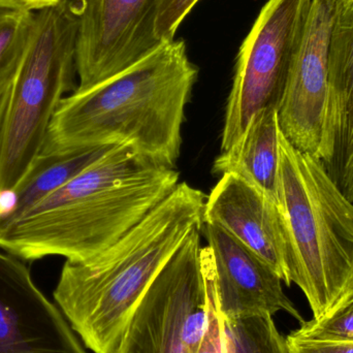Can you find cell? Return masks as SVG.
I'll use <instances>...</instances> for the list:
<instances>
[{
	"mask_svg": "<svg viewBox=\"0 0 353 353\" xmlns=\"http://www.w3.org/2000/svg\"><path fill=\"white\" fill-rule=\"evenodd\" d=\"M179 184L176 167L128 144L109 152L0 228V249L22 259H93L163 203Z\"/></svg>",
	"mask_w": 353,
	"mask_h": 353,
	"instance_id": "obj_1",
	"label": "cell"
},
{
	"mask_svg": "<svg viewBox=\"0 0 353 353\" xmlns=\"http://www.w3.org/2000/svg\"><path fill=\"white\" fill-rule=\"evenodd\" d=\"M197 77L185 41H163L123 72L64 97L39 155L128 144L176 167L185 109Z\"/></svg>",
	"mask_w": 353,
	"mask_h": 353,
	"instance_id": "obj_2",
	"label": "cell"
},
{
	"mask_svg": "<svg viewBox=\"0 0 353 353\" xmlns=\"http://www.w3.org/2000/svg\"><path fill=\"white\" fill-rule=\"evenodd\" d=\"M205 193L182 182L138 225L93 259L66 261L54 300L94 353H118L159 272L203 223Z\"/></svg>",
	"mask_w": 353,
	"mask_h": 353,
	"instance_id": "obj_3",
	"label": "cell"
},
{
	"mask_svg": "<svg viewBox=\"0 0 353 353\" xmlns=\"http://www.w3.org/2000/svg\"><path fill=\"white\" fill-rule=\"evenodd\" d=\"M278 207L288 241V283L296 284L314 319L353 288V203L319 159L279 132Z\"/></svg>",
	"mask_w": 353,
	"mask_h": 353,
	"instance_id": "obj_4",
	"label": "cell"
},
{
	"mask_svg": "<svg viewBox=\"0 0 353 353\" xmlns=\"http://www.w3.org/2000/svg\"><path fill=\"white\" fill-rule=\"evenodd\" d=\"M77 41L78 21L70 0L35 12L0 125V194L16 188L27 175L64 94L77 89Z\"/></svg>",
	"mask_w": 353,
	"mask_h": 353,
	"instance_id": "obj_5",
	"label": "cell"
},
{
	"mask_svg": "<svg viewBox=\"0 0 353 353\" xmlns=\"http://www.w3.org/2000/svg\"><path fill=\"white\" fill-rule=\"evenodd\" d=\"M313 0H268L241 43L226 103L221 152L242 137L253 116L279 103L300 51Z\"/></svg>",
	"mask_w": 353,
	"mask_h": 353,
	"instance_id": "obj_6",
	"label": "cell"
},
{
	"mask_svg": "<svg viewBox=\"0 0 353 353\" xmlns=\"http://www.w3.org/2000/svg\"><path fill=\"white\" fill-rule=\"evenodd\" d=\"M163 0H70L78 21L77 72L84 90L157 49L154 23Z\"/></svg>",
	"mask_w": 353,
	"mask_h": 353,
	"instance_id": "obj_7",
	"label": "cell"
},
{
	"mask_svg": "<svg viewBox=\"0 0 353 353\" xmlns=\"http://www.w3.org/2000/svg\"><path fill=\"white\" fill-rule=\"evenodd\" d=\"M201 228H195L165 263L141 301L118 353H186L183 325L205 300Z\"/></svg>",
	"mask_w": 353,
	"mask_h": 353,
	"instance_id": "obj_8",
	"label": "cell"
},
{
	"mask_svg": "<svg viewBox=\"0 0 353 353\" xmlns=\"http://www.w3.org/2000/svg\"><path fill=\"white\" fill-rule=\"evenodd\" d=\"M333 0H313L306 32L277 105L283 136L319 159L327 97Z\"/></svg>",
	"mask_w": 353,
	"mask_h": 353,
	"instance_id": "obj_9",
	"label": "cell"
},
{
	"mask_svg": "<svg viewBox=\"0 0 353 353\" xmlns=\"http://www.w3.org/2000/svg\"><path fill=\"white\" fill-rule=\"evenodd\" d=\"M0 353H87L22 259L0 249Z\"/></svg>",
	"mask_w": 353,
	"mask_h": 353,
	"instance_id": "obj_10",
	"label": "cell"
},
{
	"mask_svg": "<svg viewBox=\"0 0 353 353\" xmlns=\"http://www.w3.org/2000/svg\"><path fill=\"white\" fill-rule=\"evenodd\" d=\"M201 234L213 252L214 286L222 317L273 316L284 311L304 323L284 292L281 278L259 255L214 224L203 222Z\"/></svg>",
	"mask_w": 353,
	"mask_h": 353,
	"instance_id": "obj_11",
	"label": "cell"
},
{
	"mask_svg": "<svg viewBox=\"0 0 353 353\" xmlns=\"http://www.w3.org/2000/svg\"><path fill=\"white\" fill-rule=\"evenodd\" d=\"M319 159L353 203V0H333Z\"/></svg>",
	"mask_w": 353,
	"mask_h": 353,
	"instance_id": "obj_12",
	"label": "cell"
},
{
	"mask_svg": "<svg viewBox=\"0 0 353 353\" xmlns=\"http://www.w3.org/2000/svg\"><path fill=\"white\" fill-rule=\"evenodd\" d=\"M203 222L240 241L290 286L288 241L277 203L238 176L224 174L205 199Z\"/></svg>",
	"mask_w": 353,
	"mask_h": 353,
	"instance_id": "obj_13",
	"label": "cell"
},
{
	"mask_svg": "<svg viewBox=\"0 0 353 353\" xmlns=\"http://www.w3.org/2000/svg\"><path fill=\"white\" fill-rule=\"evenodd\" d=\"M279 132L277 107L263 108L236 144L220 153L212 173L238 176L278 203Z\"/></svg>",
	"mask_w": 353,
	"mask_h": 353,
	"instance_id": "obj_14",
	"label": "cell"
},
{
	"mask_svg": "<svg viewBox=\"0 0 353 353\" xmlns=\"http://www.w3.org/2000/svg\"><path fill=\"white\" fill-rule=\"evenodd\" d=\"M116 145L39 155L20 184L0 194V228L22 217L41 199L82 173Z\"/></svg>",
	"mask_w": 353,
	"mask_h": 353,
	"instance_id": "obj_15",
	"label": "cell"
},
{
	"mask_svg": "<svg viewBox=\"0 0 353 353\" xmlns=\"http://www.w3.org/2000/svg\"><path fill=\"white\" fill-rule=\"evenodd\" d=\"M221 325L223 353H290L272 315L221 316Z\"/></svg>",
	"mask_w": 353,
	"mask_h": 353,
	"instance_id": "obj_16",
	"label": "cell"
},
{
	"mask_svg": "<svg viewBox=\"0 0 353 353\" xmlns=\"http://www.w3.org/2000/svg\"><path fill=\"white\" fill-rule=\"evenodd\" d=\"M35 12L0 4V92L12 86L28 47Z\"/></svg>",
	"mask_w": 353,
	"mask_h": 353,
	"instance_id": "obj_17",
	"label": "cell"
},
{
	"mask_svg": "<svg viewBox=\"0 0 353 353\" xmlns=\"http://www.w3.org/2000/svg\"><path fill=\"white\" fill-rule=\"evenodd\" d=\"M290 334L302 339L353 342V288L327 314L304 321Z\"/></svg>",
	"mask_w": 353,
	"mask_h": 353,
	"instance_id": "obj_18",
	"label": "cell"
},
{
	"mask_svg": "<svg viewBox=\"0 0 353 353\" xmlns=\"http://www.w3.org/2000/svg\"><path fill=\"white\" fill-rule=\"evenodd\" d=\"M213 267V252L207 245L201 250V270L205 296V331L196 353H223L221 316L216 299Z\"/></svg>",
	"mask_w": 353,
	"mask_h": 353,
	"instance_id": "obj_19",
	"label": "cell"
},
{
	"mask_svg": "<svg viewBox=\"0 0 353 353\" xmlns=\"http://www.w3.org/2000/svg\"><path fill=\"white\" fill-rule=\"evenodd\" d=\"M199 0H163L154 23V37L159 43L173 41L183 21Z\"/></svg>",
	"mask_w": 353,
	"mask_h": 353,
	"instance_id": "obj_20",
	"label": "cell"
},
{
	"mask_svg": "<svg viewBox=\"0 0 353 353\" xmlns=\"http://www.w3.org/2000/svg\"><path fill=\"white\" fill-rule=\"evenodd\" d=\"M205 323V300L195 305L184 321L183 325V343L186 353H196L203 339Z\"/></svg>",
	"mask_w": 353,
	"mask_h": 353,
	"instance_id": "obj_21",
	"label": "cell"
},
{
	"mask_svg": "<svg viewBox=\"0 0 353 353\" xmlns=\"http://www.w3.org/2000/svg\"><path fill=\"white\" fill-rule=\"evenodd\" d=\"M286 341L290 353H353V342L302 339L292 334Z\"/></svg>",
	"mask_w": 353,
	"mask_h": 353,
	"instance_id": "obj_22",
	"label": "cell"
},
{
	"mask_svg": "<svg viewBox=\"0 0 353 353\" xmlns=\"http://www.w3.org/2000/svg\"><path fill=\"white\" fill-rule=\"evenodd\" d=\"M63 1L65 0H0V4L17 6V8H25L35 12L46 8L57 6Z\"/></svg>",
	"mask_w": 353,
	"mask_h": 353,
	"instance_id": "obj_23",
	"label": "cell"
},
{
	"mask_svg": "<svg viewBox=\"0 0 353 353\" xmlns=\"http://www.w3.org/2000/svg\"><path fill=\"white\" fill-rule=\"evenodd\" d=\"M10 90H12V86L0 92V125H1L2 119H3L8 101H10Z\"/></svg>",
	"mask_w": 353,
	"mask_h": 353,
	"instance_id": "obj_24",
	"label": "cell"
}]
</instances>
